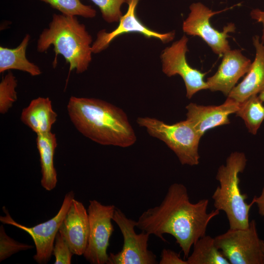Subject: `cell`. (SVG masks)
Here are the masks:
<instances>
[{
	"label": "cell",
	"instance_id": "obj_28",
	"mask_svg": "<svg viewBox=\"0 0 264 264\" xmlns=\"http://www.w3.org/2000/svg\"><path fill=\"white\" fill-rule=\"evenodd\" d=\"M250 16L252 19L256 20L258 22L262 23L263 24L261 42L264 45V11L259 9H253L250 12Z\"/></svg>",
	"mask_w": 264,
	"mask_h": 264
},
{
	"label": "cell",
	"instance_id": "obj_7",
	"mask_svg": "<svg viewBox=\"0 0 264 264\" xmlns=\"http://www.w3.org/2000/svg\"><path fill=\"white\" fill-rule=\"evenodd\" d=\"M112 220L121 231L123 245L121 251L110 253L107 264H157L155 255L148 249L150 234L144 231L137 234L136 221L127 217L118 208H115Z\"/></svg>",
	"mask_w": 264,
	"mask_h": 264
},
{
	"label": "cell",
	"instance_id": "obj_10",
	"mask_svg": "<svg viewBox=\"0 0 264 264\" xmlns=\"http://www.w3.org/2000/svg\"><path fill=\"white\" fill-rule=\"evenodd\" d=\"M74 198V192H67L58 213L53 218L32 227L26 226L15 221L4 206L2 209L5 216L0 217V221L27 233L32 238L36 249L33 259L38 264H45L51 258L57 234Z\"/></svg>",
	"mask_w": 264,
	"mask_h": 264
},
{
	"label": "cell",
	"instance_id": "obj_18",
	"mask_svg": "<svg viewBox=\"0 0 264 264\" xmlns=\"http://www.w3.org/2000/svg\"><path fill=\"white\" fill-rule=\"evenodd\" d=\"M37 147L40 155L42 186L46 191L54 189L57 183V174L54 165V156L57 146L56 135L51 132L37 134Z\"/></svg>",
	"mask_w": 264,
	"mask_h": 264
},
{
	"label": "cell",
	"instance_id": "obj_16",
	"mask_svg": "<svg viewBox=\"0 0 264 264\" xmlns=\"http://www.w3.org/2000/svg\"><path fill=\"white\" fill-rule=\"evenodd\" d=\"M253 44L256 50L255 59L243 80L227 96L239 103L258 94L264 88V45L258 36L253 37Z\"/></svg>",
	"mask_w": 264,
	"mask_h": 264
},
{
	"label": "cell",
	"instance_id": "obj_5",
	"mask_svg": "<svg viewBox=\"0 0 264 264\" xmlns=\"http://www.w3.org/2000/svg\"><path fill=\"white\" fill-rule=\"evenodd\" d=\"M136 122L150 136L165 143L182 165L199 164L198 146L202 136L187 119L168 124L155 118L144 116L138 117Z\"/></svg>",
	"mask_w": 264,
	"mask_h": 264
},
{
	"label": "cell",
	"instance_id": "obj_20",
	"mask_svg": "<svg viewBox=\"0 0 264 264\" xmlns=\"http://www.w3.org/2000/svg\"><path fill=\"white\" fill-rule=\"evenodd\" d=\"M193 246V252L187 258L188 264H230L217 247L214 238L205 235Z\"/></svg>",
	"mask_w": 264,
	"mask_h": 264
},
{
	"label": "cell",
	"instance_id": "obj_31",
	"mask_svg": "<svg viewBox=\"0 0 264 264\" xmlns=\"http://www.w3.org/2000/svg\"><path fill=\"white\" fill-rule=\"evenodd\" d=\"M261 247L264 262V240H261Z\"/></svg>",
	"mask_w": 264,
	"mask_h": 264
},
{
	"label": "cell",
	"instance_id": "obj_29",
	"mask_svg": "<svg viewBox=\"0 0 264 264\" xmlns=\"http://www.w3.org/2000/svg\"><path fill=\"white\" fill-rule=\"evenodd\" d=\"M253 199L255 204L257 206L259 214L263 218L264 220V186L260 195L258 197L254 196Z\"/></svg>",
	"mask_w": 264,
	"mask_h": 264
},
{
	"label": "cell",
	"instance_id": "obj_14",
	"mask_svg": "<svg viewBox=\"0 0 264 264\" xmlns=\"http://www.w3.org/2000/svg\"><path fill=\"white\" fill-rule=\"evenodd\" d=\"M59 232L68 244L73 254L83 255L88 243L89 220L88 211L82 202L73 199Z\"/></svg>",
	"mask_w": 264,
	"mask_h": 264
},
{
	"label": "cell",
	"instance_id": "obj_15",
	"mask_svg": "<svg viewBox=\"0 0 264 264\" xmlns=\"http://www.w3.org/2000/svg\"><path fill=\"white\" fill-rule=\"evenodd\" d=\"M240 103L227 97L219 106H202L191 103L186 107V119L202 136L208 130L230 123L228 116L236 113Z\"/></svg>",
	"mask_w": 264,
	"mask_h": 264
},
{
	"label": "cell",
	"instance_id": "obj_23",
	"mask_svg": "<svg viewBox=\"0 0 264 264\" xmlns=\"http://www.w3.org/2000/svg\"><path fill=\"white\" fill-rule=\"evenodd\" d=\"M17 80L11 71H9L0 83V112L6 113L17 100L16 88Z\"/></svg>",
	"mask_w": 264,
	"mask_h": 264
},
{
	"label": "cell",
	"instance_id": "obj_8",
	"mask_svg": "<svg viewBox=\"0 0 264 264\" xmlns=\"http://www.w3.org/2000/svg\"><path fill=\"white\" fill-rule=\"evenodd\" d=\"M115 208L113 205H105L95 199L89 200L87 210L89 234L83 256L90 264H107V251L114 231L111 220Z\"/></svg>",
	"mask_w": 264,
	"mask_h": 264
},
{
	"label": "cell",
	"instance_id": "obj_9",
	"mask_svg": "<svg viewBox=\"0 0 264 264\" xmlns=\"http://www.w3.org/2000/svg\"><path fill=\"white\" fill-rule=\"evenodd\" d=\"M231 8L213 11L200 2L193 3L189 6L188 16L183 22V31L188 35L201 38L214 53L223 55L231 49L227 39L230 37L229 33L235 31V25L233 23H229L220 32L212 27L210 19Z\"/></svg>",
	"mask_w": 264,
	"mask_h": 264
},
{
	"label": "cell",
	"instance_id": "obj_6",
	"mask_svg": "<svg viewBox=\"0 0 264 264\" xmlns=\"http://www.w3.org/2000/svg\"><path fill=\"white\" fill-rule=\"evenodd\" d=\"M215 242L230 264H264L261 239L255 220L245 228L230 229L214 238Z\"/></svg>",
	"mask_w": 264,
	"mask_h": 264
},
{
	"label": "cell",
	"instance_id": "obj_21",
	"mask_svg": "<svg viewBox=\"0 0 264 264\" xmlns=\"http://www.w3.org/2000/svg\"><path fill=\"white\" fill-rule=\"evenodd\" d=\"M236 113L243 120L249 132L256 134L264 120V103L258 94L254 95L240 103Z\"/></svg>",
	"mask_w": 264,
	"mask_h": 264
},
{
	"label": "cell",
	"instance_id": "obj_11",
	"mask_svg": "<svg viewBox=\"0 0 264 264\" xmlns=\"http://www.w3.org/2000/svg\"><path fill=\"white\" fill-rule=\"evenodd\" d=\"M188 42V38L183 35L179 40L165 48L160 58L163 73L169 77L179 75L184 82L186 97L190 99L197 92L207 89L208 86L204 80L206 73L191 67L187 63Z\"/></svg>",
	"mask_w": 264,
	"mask_h": 264
},
{
	"label": "cell",
	"instance_id": "obj_30",
	"mask_svg": "<svg viewBox=\"0 0 264 264\" xmlns=\"http://www.w3.org/2000/svg\"><path fill=\"white\" fill-rule=\"evenodd\" d=\"M259 98L261 99V100L264 103V88L262 89V90L259 92V93L258 94Z\"/></svg>",
	"mask_w": 264,
	"mask_h": 264
},
{
	"label": "cell",
	"instance_id": "obj_3",
	"mask_svg": "<svg viewBox=\"0 0 264 264\" xmlns=\"http://www.w3.org/2000/svg\"><path fill=\"white\" fill-rule=\"evenodd\" d=\"M92 38L85 24L75 16L54 14L48 27L40 34L37 44L40 53L51 45L55 53L53 65L57 64L58 54L62 55L69 65V72L75 70L82 73L88 68L92 60Z\"/></svg>",
	"mask_w": 264,
	"mask_h": 264
},
{
	"label": "cell",
	"instance_id": "obj_2",
	"mask_svg": "<svg viewBox=\"0 0 264 264\" xmlns=\"http://www.w3.org/2000/svg\"><path fill=\"white\" fill-rule=\"evenodd\" d=\"M67 110L76 129L96 143L127 148L134 144L137 140L126 113L107 101L71 96Z\"/></svg>",
	"mask_w": 264,
	"mask_h": 264
},
{
	"label": "cell",
	"instance_id": "obj_1",
	"mask_svg": "<svg viewBox=\"0 0 264 264\" xmlns=\"http://www.w3.org/2000/svg\"><path fill=\"white\" fill-rule=\"evenodd\" d=\"M209 200L190 201L187 188L174 183L168 188L161 203L144 211L136 221V227L165 241V234L173 236L181 248L185 258L191 247L206 235L207 226L220 211L207 212Z\"/></svg>",
	"mask_w": 264,
	"mask_h": 264
},
{
	"label": "cell",
	"instance_id": "obj_4",
	"mask_svg": "<svg viewBox=\"0 0 264 264\" xmlns=\"http://www.w3.org/2000/svg\"><path fill=\"white\" fill-rule=\"evenodd\" d=\"M246 162L244 153L233 152L225 164L219 167L216 175L220 185L212 196L213 204L216 209L225 213L232 229L248 226L249 211L255 204L253 198L250 204L246 202L247 196L241 192L239 186V174L244 171Z\"/></svg>",
	"mask_w": 264,
	"mask_h": 264
},
{
	"label": "cell",
	"instance_id": "obj_24",
	"mask_svg": "<svg viewBox=\"0 0 264 264\" xmlns=\"http://www.w3.org/2000/svg\"><path fill=\"white\" fill-rule=\"evenodd\" d=\"M97 6L103 20L111 23L119 22L123 15L121 7L127 0H90Z\"/></svg>",
	"mask_w": 264,
	"mask_h": 264
},
{
	"label": "cell",
	"instance_id": "obj_27",
	"mask_svg": "<svg viewBox=\"0 0 264 264\" xmlns=\"http://www.w3.org/2000/svg\"><path fill=\"white\" fill-rule=\"evenodd\" d=\"M160 264H188L187 261L181 258L179 254L168 249H163L161 254Z\"/></svg>",
	"mask_w": 264,
	"mask_h": 264
},
{
	"label": "cell",
	"instance_id": "obj_13",
	"mask_svg": "<svg viewBox=\"0 0 264 264\" xmlns=\"http://www.w3.org/2000/svg\"><path fill=\"white\" fill-rule=\"evenodd\" d=\"M222 56L217 71L206 83L208 89L228 96L240 78L247 73L252 62L238 49H230Z\"/></svg>",
	"mask_w": 264,
	"mask_h": 264
},
{
	"label": "cell",
	"instance_id": "obj_12",
	"mask_svg": "<svg viewBox=\"0 0 264 264\" xmlns=\"http://www.w3.org/2000/svg\"><path fill=\"white\" fill-rule=\"evenodd\" d=\"M140 0H127V11L120 18L118 26L111 32L102 29L97 33L96 39L91 46L92 53L97 54L104 51L115 38L127 33L140 34L147 38L159 40L163 43H168L174 39V30L167 33L158 32L149 28L139 20L136 11Z\"/></svg>",
	"mask_w": 264,
	"mask_h": 264
},
{
	"label": "cell",
	"instance_id": "obj_26",
	"mask_svg": "<svg viewBox=\"0 0 264 264\" xmlns=\"http://www.w3.org/2000/svg\"><path fill=\"white\" fill-rule=\"evenodd\" d=\"M73 253L62 234L58 232L57 234L52 255L55 257L54 264H70L71 263Z\"/></svg>",
	"mask_w": 264,
	"mask_h": 264
},
{
	"label": "cell",
	"instance_id": "obj_22",
	"mask_svg": "<svg viewBox=\"0 0 264 264\" xmlns=\"http://www.w3.org/2000/svg\"><path fill=\"white\" fill-rule=\"evenodd\" d=\"M50 5L62 14L93 18L96 11L90 5L84 4L80 0H40Z\"/></svg>",
	"mask_w": 264,
	"mask_h": 264
},
{
	"label": "cell",
	"instance_id": "obj_25",
	"mask_svg": "<svg viewBox=\"0 0 264 264\" xmlns=\"http://www.w3.org/2000/svg\"><path fill=\"white\" fill-rule=\"evenodd\" d=\"M34 246L17 242L5 232L2 225L0 226V262L21 251L32 249Z\"/></svg>",
	"mask_w": 264,
	"mask_h": 264
},
{
	"label": "cell",
	"instance_id": "obj_17",
	"mask_svg": "<svg viewBox=\"0 0 264 264\" xmlns=\"http://www.w3.org/2000/svg\"><path fill=\"white\" fill-rule=\"evenodd\" d=\"M57 114L52 109L48 97H39L32 100L22 112L21 121L37 134L51 132Z\"/></svg>",
	"mask_w": 264,
	"mask_h": 264
},
{
	"label": "cell",
	"instance_id": "obj_19",
	"mask_svg": "<svg viewBox=\"0 0 264 264\" xmlns=\"http://www.w3.org/2000/svg\"><path fill=\"white\" fill-rule=\"evenodd\" d=\"M30 39L27 34L16 48L0 47V73L11 69L26 72L32 76L40 75L42 71L38 66L30 62L26 57V50Z\"/></svg>",
	"mask_w": 264,
	"mask_h": 264
}]
</instances>
